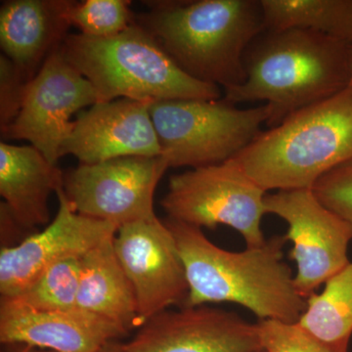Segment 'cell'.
I'll list each match as a JSON object with an SVG mask.
<instances>
[{
	"label": "cell",
	"mask_w": 352,
	"mask_h": 352,
	"mask_svg": "<svg viewBox=\"0 0 352 352\" xmlns=\"http://www.w3.org/2000/svg\"><path fill=\"white\" fill-rule=\"evenodd\" d=\"M126 335L116 324L73 308L36 311L0 300V342L54 352H97Z\"/></svg>",
	"instance_id": "9a60e30c"
},
{
	"label": "cell",
	"mask_w": 352,
	"mask_h": 352,
	"mask_svg": "<svg viewBox=\"0 0 352 352\" xmlns=\"http://www.w3.org/2000/svg\"><path fill=\"white\" fill-rule=\"evenodd\" d=\"M161 157L170 168H203L237 156L271 117L263 105L239 109L224 98L164 100L149 105Z\"/></svg>",
	"instance_id": "8992f818"
},
{
	"label": "cell",
	"mask_w": 352,
	"mask_h": 352,
	"mask_svg": "<svg viewBox=\"0 0 352 352\" xmlns=\"http://www.w3.org/2000/svg\"><path fill=\"white\" fill-rule=\"evenodd\" d=\"M267 194L231 159L171 176L161 205L168 219L201 229L228 226L247 248H258L266 242L261 220Z\"/></svg>",
	"instance_id": "52a82bcc"
},
{
	"label": "cell",
	"mask_w": 352,
	"mask_h": 352,
	"mask_svg": "<svg viewBox=\"0 0 352 352\" xmlns=\"http://www.w3.org/2000/svg\"><path fill=\"white\" fill-rule=\"evenodd\" d=\"M96 103L94 85L57 50L30 82L20 113L1 135L29 141L57 164L62 145L75 124L72 116Z\"/></svg>",
	"instance_id": "30bf717a"
},
{
	"label": "cell",
	"mask_w": 352,
	"mask_h": 352,
	"mask_svg": "<svg viewBox=\"0 0 352 352\" xmlns=\"http://www.w3.org/2000/svg\"><path fill=\"white\" fill-rule=\"evenodd\" d=\"M349 46L305 30L264 31L245 52V82L224 90L223 98L235 105L264 102L271 112L267 126H277L351 83Z\"/></svg>",
	"instance_id": "7a4b0ae2"
},
{
	"label": "cell",
	"mask_w": 352,
	"mask_h": 352,
	"mask_svg": "<svg viewBox=\"0 0 352 352\" xmlns=\"http://www.w3.org/2000/svg\"><path fill=\"white\" fill-rule=\"evenodd\" d=\"M64 173L34 146L0 143V195L25 230L48 226V200L63 187Z\"/></svg>",
	"instance_id": "e0dca14e"
},
{
	"label": "cell",
	"mask_w": 352,
	"mask_h": 352,
	"mask_svg": "<svg viewBox=\"0 0 352 352\" xmlns=\"http://www.w3.org/2000/svg\"><path fill=\"white\" fill-rule=\"evenodd\" d=\"M72 4L69 0L2 2L0 45L3 54L34 78L68 36Z\"/></svg>",
	"instance_id": "2e32d148"
},
{
	"label": "cell",
	"mask_w": 352,
	"mask_h": 352,
	"mask_svg": "<svg viewBox=\"0 0 352 352\" xmlns=\"http://www.w3.org/2000/svg\"><path fill=\"white\" fill-rule=\"evenodd\" d=\"M32 78L8 57L0 56V129L10 126L22 108Z\"/></svg>",
	"instance_id": "d4e9b609"
},
{
	"label": "cell",
	"mask_w": 352,
	"mask_h": 352,
	"mask_svg": "<svg viewBox=\"0 0 352 352\" xmlns=\"http://www.w3.org/2000/svg\"><path fill=\"white\" fill-rule=\"evenodd\" d=\"M168 168L161 156L80 164L65 173V195L78 214L120 228L157 217L155 191Z\"/></svg>",
	"instance_id": "ba28073f"
},
{
	"label": "cell",
	"mask_w": 352,
	"mask_h": 352,
	"mask_svg": "<svg viewBox=\"0 0 352 352\" xmlns=\"http://www.w3.org/2000/svg\"><path fill=\"white\" fill-rule=\"evenodd\" d=\"M264 31L305 30L352 43V0H259Z\"/></svg>",
	"instance_id": "d6986e66"
},
{
	"label": "cell",
	"mask_w": 352,
	"mask_h": 352,
	"mask_svg": "<svg viewBox=\"0 0 352 352\" xmlns=\"http://www.w3.org/2000/svg\"><path fill=\"white\" fill-rule=\"evenodd\" d=\"M232 160L267 193L314 188L352 160V80L339 94L261 131Z\"/></svg>",
	"instance_id": "277c9868"
},
{
	"label": "cell",
	"mask_w": 352,
	"mask_h": 352,
	"mask_svg": "<svg viewBox=\"0 0 352 352\" xmlns=\"http://www.w3.org/2000/svg\"><path fill=\"white\" fill-rule=\"evenodd\" d=\"M150 104L127 98L94 104L76 118L61 157L72 155L80 164H92L118 157L161 156Z\"/></svg>",
	"instance_id": "5bb4252c"
},
{
	"label": "cell",
	"mask_w": 352,
	"mask_h": 352,
	"mask_svg": "<svg viewBox=\"0 0 352 352\" xmlns=\"http://www.w3.org/2000/svg\"><path fill=\"white\" fill-rule=\"evenodd\" d=\"M349 68H351V75L352 80V43L349 46Z\"/></svg>",
	"instance_id": "83f0119b"
},
{
	"label": "cell",
	"mask_w": 352,
	"mask_h": 352,
	"mask_svg": "<svg viewBox=\"0 0 352 352\" xmlns=\"http://www.w3.org/2000/svg\"><path fill=\"white\" fill-rule=\"evenodd\" d=\"M126 0H85L73 1L69 11L72 25L83 36L107 38L117 36L135 22Z\"/></svg>",
	"instance_id": "7402d4cb"
},
{
	"label": "cell",
	"mask_w": 352,
	"mask_h": 352,
	"mask_svg": "<svg viewBox=\"0 0 352 352\" xmlns=\"http://www.w3.org/2000/svg\"><path fill=\"white\" fill-rule=\"evenodd\" d=\"M56 195L57 214L43 231L32 234L18 245L1 248V298L18 295L50 266L65 259L82 258L117 233L119 227L111 222L78 214L65 195L63 187L57 190Z\"/></svg>",
	"instance_id": "7c38bea8"
},
{
	"label": "cell",
	"mask_w": 352,
	"mask_h": 352,
	"mask_svg": "<svg viewBox=\"0 0 352 352\" xmlns=\"http://www.w3.org/2000/svg\"><path fill=\"white\" fill-rule=\"evenodd\" d=\"M113 237L82 256L76 307L112 322L126 335L140 328V322L135 294L116 254Z\"/></svg>",
	"instance_id": "ac0fdd59"
},
{
	"label": "cell",
	"mask_w": 352,
	"mask_h": 352,
	"mask_svg": "<svg viewBox=\"0 0 352 352\" xmlns=\"http://www.w3.org/2000/svg\"><path fill=\"white\" fill-rule=\"evenodd\" d=\"M126 352H261L258 324L208 305L164 310L146 321Z\"/></svg>",
	"instance_id": "4fadbf2b"
},
{
	"label": "cell",
	"mask_w": 352,
	"mask_h": 352,
	"mask_svg": "<svg viewBox=\"0 0 352 352\" xmlns=\"http://www.w3.org/2000/svg\"><path fill=\"white\" fill-rule=\"evenodd\" d=\"M113 249L135 294L140 327L189 293L184 264L175 237L157 217L120 226Z\"/></svg>",
	"instance_id": "8fae6325"
},
{
	"label": "cell",
	"mask_w": 352,
	"mask_h": 352,
	"mask_svg": "<svg viewBox=\"0 0 352 352\" xmlns=\"http://www.w3.org/2000/svg\"><path fill=\"white\" fill-rule=\"evenodd\" d=\"M97 352H126V351H124L122 342H119V340H118L109 342L108 344L102 346Z\"/></svg>",
	"instance_id": "4316f807"
},
{
	"label": "cell",
	"mask_w": 352,
	"mask_h": 352,
	"mask_svg": "<svg viewBox=\"0 0 352 352\" xmlns=\"http://www.w3.org/2000/svg\"><path fill=\"white\" fill-rule=\"evenodd\" d=\"M135 15L180 69L222 90L245 80V55L264 32L258 0L152 2Z\"/></svg>",
	"instance_id": "3957f363"
},
{
	"label": "cell",
	"mask_w": 352,
	"mask_h": 352,
	"mask_svg": "<svg viewBox=\"0 0 352 352\" xmlns=\"http://www.w3.org/2000/svg\"><path fill=\"white\" fill-rule=\"evenodd\" d=\"M259 338L265 352H335L298 323L258 320Z\"/></svg>",
	"instance_id": "603a6c76"
},
{
	"label": "cell",
	"mask_w": 352,
	"mask_h": 352,
	"mask_svg": "<svg viewBox=\"0 0 352 352\" xmlns=\"http://www.w3.org/2000/svg\"><path fill=\"white\" fill-rule=\"evenodd\" d=\"M311 190L317 200L352 231V160L322 176Z\"/></svg>",
	"instance_id": "cb8c5ba5"
},
{
	"label": "cell",
	"mask_w": 352,
	"mask_h": 352,
	"mask_svg": "<svg viewBox=\"0 0 352 352\" xmlns=\"http://www.w3.org/2000/svg\"><path fill=\"white\" fill-rule=\"evenodd\" d=\"M59 50L94 85L97 103L122 98L148 103L221 98V88L185 73L135 22L112 38L68 34Z\"/></svg>",
	"instance_id": "5b68a950"
},
{
	"label": "cell",
	"mask_w": 352,
	"mask_h": 352,
	"mask_svg": "<svg viewBox=\"0 0 352 352\" xmlns=\"http://www.w3.org/2000/svg\"><path fill=\"white\" fill-rule=\"evenodd\" d=\"M3 349H1V352H54L47 351V349H38V347H34L31 346H27V344H2Z\"/></svg>",
	"instance_id": "484cf974"
},
{
	"label": "cell",
	"mask_w": 352,
	"mask_h": 352,
	"mask_svg": "<svg viewBox=\"0 0 352 352\" xmlns=\"http://www.w3.org/2000/svg\"><path fill=\"white\" fill-rule=\"evenodd\" d=\"M80 266L82 258L65 259L50 266L18 295L0 300L36 311L73 309L76 307Z\"/></svg>",
	"instance_id": "44dd1931"
},
{
	"label": "cell",
	"mask_w": 352,
	"mask_h": 352,
	"mask_svg": "<svg viewBox=\"0 0 352 352\" xmlns=\"http://www.w3.org/2000/svg\"><path fill=\"white\" fill-rule=\"evenodd\" d=\"M261 352H265V351H261Z\"/></svg>",
	"instance_id": "f1b7e54d"
},
{
	"label": "cell",
	"mask_w": 352,
	"mask_h": 352,
	"mask_svg": "<svg viewBox=\"0 0 352 352\" xmlns=\"http://www.w3.org/2000/svg\"><path fill=\"white\" fill-rule=\"evenodd\" d=\"M164 222L186 271L189 293L183 307L236 303L258 320H300L307 303L284 263V235L273 236L261 247L230 252L210 242L198 227L170 219Z\"/></svg>",
	"instance_id": "6da1fadb"
},
{
	"label": "cell",
	"mask_w": 352,
	"mask_h": 352,
	"mask_svg": "<svg viewBox=\"0 0 352 352\" xmlns=\"http://www.w3.org/2000/svg\"><path fill=\"white\" fill-rule=\"evenodd\" d=\"M264 204L267 214L288 224L284 237L293 243L289 258L296 263L294 281L300 295L307 300L351 263L347 252L351 229L324 207L311 189L267 194Z\"/></svg>",
	"instance_id": "9c48e42d"
},
{
	"label": "cell",
	"mask_w": 352,
	"mask_h": 352,
	"mask_svg": "<svg viewBox=\"0 0 352 352\" xmlns=\"http://www.w3.org/2000/svg\"><path fill=\"white\" fill-rule=\"evenodd\" d=\"M296 322L335 352H349L352 336V263L325 283L321 293L307 300Z\"/></svg>",
	"instance_id": "ffe728a7"
}]
</instances>
